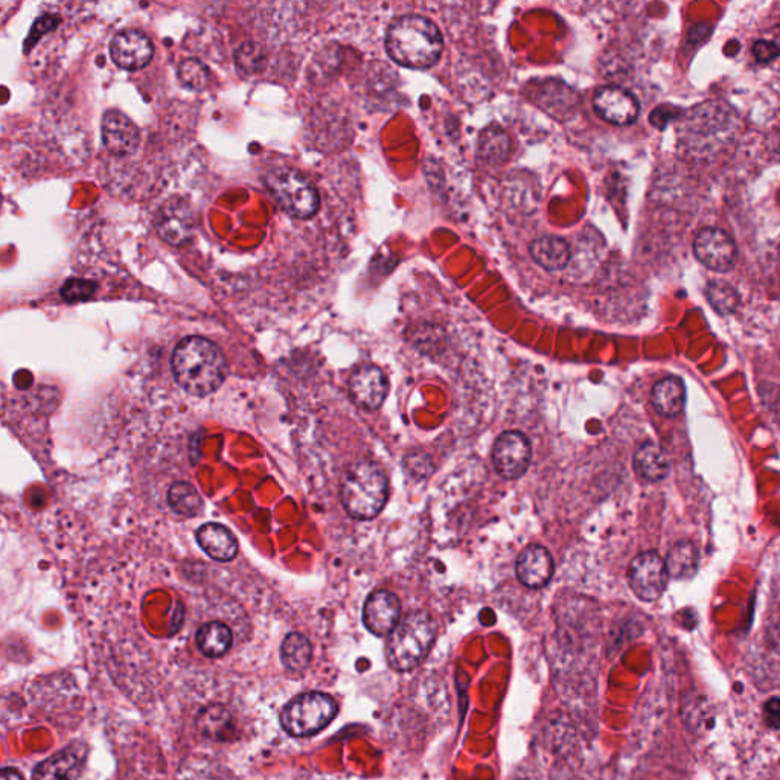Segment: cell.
Instances as JSON below:
<instances>
[{"label":"cell","instance_id":"cell-1","mask_svg":"<svg viewBox=\"0 0 780 780\" xmlns=\"http://www.w3.org/2000/svg\"><path fill=\"white\" fill-rule=\"evenodd\" d=\"M171 368L179 386L195 397L215 392L227 375L223 352L214 342L199 336L186 337L177 345Z\"/></svg>","mask_w":780,"mask_h":780},{"label":"cell","instance_id":"cell-2","mask_svg":"<svg viewBox=\"0 0 780 780\" xmlns=\"http://www.w3.org/2000/svg\"><path fill=\"white\" fill-rule=\"evenodd\" d=\"M444 49L438 26L419 14H406L390 23L386 51L395 63L409 69H429Z\"/></svg>","mask_w":780,"mask_h":780},{"label":"cell","instance_id":"cell-3","mask_svg":"<svg viewBox=\"0 0 780 780\" xmlns=\"http://www.w3.org/2000/svg\"><path fill=\"white\" fill-rule=\"evenodd\" d=\"M389 496L386 474L374 462H359L348 470L340 486L346 512L357 520H371L383 511Z\"/></svg>","mask_w":780,"mask_h":780},{"label":"cell","instance_id":"cell-4","mask_svg":"<svg viewBox=\"0 0 780 780\" xmlns=\"http://www.w3.org/2000/svg\"><path fill=\"white\" fill-rule=\"evenodd\" d=\"M435 624L424 611H415L398 622L387 640V662L395 671H413L426 659L435 640Z\"/></svg>","mask_w":780,"mask_h":780},{"label":"cell","instance_id":"cell-5","mask_svg":"<svg viewBox=\"0 0 780 780\" xmlns=\"http://www.w3.org/2000/svg\"><path fill=\"white\" fill-rule=\"evenodd\" d=\"M264 183L279 208L290 217L307 220L319 211V192L301 171L287 167L272 168L264 176Z\"/></svg>","mask_w":780,"mask_h":780},{"label":"cell","instance_id":"cell-6","mask_svg":"<svg viewBox=\"0 0 780 780\" xmlns=\"http://www.w3.org/2000/svg\"><path fill=\"white\" fill-rule=\"evenodd\" d=\"M337 704L330 695L308 692L290 701L281 715L282 727L290 735L304 738L325 729L334 720Z\"/></svg>","mask_w":780,"mask_h":780},{"label":"cell","instance_id":"cell-7","mask_svg":"<svg viewBox=\"0 0 780 780\" xmlns=\"http://www.w3.org/2000/svg\"><path fill=\"white\" fill-rule=\"evenodd\" d=\"M668 578L666 561L657 552L637 555L628 567L631 590L642 601H657L665 592Z\"/></svg>","mask_w":780,"mask_h":780},{"label":"cell","instance_id":"cell-8","mask_svg":"<svg viewBox=\"0 0 780 780\" xmlns=\"http://www.w3.org/2000/svg\"><path fill=\"white\" fill-rule=\"evenodd\" d=\"M531 444L520 432H505L497 438L493 450V462L503 479L522 477L531 464Z\"/></svg>","mask_w":780,"mask_h":780},{"label":"cell","instance_id":"cell-9","mask_svg":"<svg viewBox=\"0 0 780 780\" xmlns=\"http://www.w3.org/2000/svg\"><path fill=\"white\" fill-rule=\"evenodd\" d=\"M593 109L599 118L613 125H630L639 118L636 96L617 86L601 87L593 96Z\"/></svg>","mask_w":780,"mask_h":780},{"label":"cell","instance_id":"cell-10","mask_svg":"<svg viewBox=\"0 0 780 780\" xmlns=\"http://www.w3.org/2000/svg\"><path fill=\"white\" fill-rule=\"evenodd\" d=\"M694 252L701 264L715 272H727L735 264V243L726 232L715 227H707L697 235Z\"/></svg>","mask_w":780,"mask_h":780},{"label":"cell","instance_id":"cell-11","mask_svg":"<svg viewBox=\"0 0 780 780\" xmlns=\"http://www.w3.org/2000/svg\"><path fill=\"white\" fill-rule=\"evenodd\" d=\"M154 55V46L144 32L125 29L110 42V57L125 71L144 69Z\"/></svg>","mask_w":780,"mask_h":780},{"label":"cell","instance_id":"cell-12","mask_svg":"<svg viewBox=\"0 0 780 780\" xmlns=\"http://www.w3.org/2000/svg\"><path fill=\"white\" fill-rule=\"evenodd\" d=\"M349 394L357 406L375 410L384 403L389 394V381L377 366L365 365L355 369L349 377Z\"/></svg>","mask_w":780,"mask_h":780},{"label":"cell","instance_id":"cell-13","mask_svg":"<svg viewBox=\"0 0 780 780\" xmlns=\"http://www.w3.org/2000/svg\"><path fill=\"white\" fill-rule=\"evenodd\" d=\"M103 142L113 156H130L141 144V132L138 125L119 110H109L101 124Z\"/></svg>","mask_w":780,"mask_h":780},{"label":"cell","instance_id":"cell-14","mask_svg":"<svg viewBox=\"0 0 780 780\" xmlns=\"http://www.w3.org/2000/svg\"><path fill=\"white\" fill-rule=\"evenodd\" d=\"M157 234L171 246H183L194 237L195 220L191 208L180 200L167 203L156 217Z\"/></svg>","mask_w":780,"mask_h":780},{"label":"cell","instance_id":"cell-15","mask_svg":"<svg viewBox=\"0 0 780 780\" xmlns=\"http://www.w3.org/2000/svg\"><path fill=\"white\" fill-rule=\"evenodd\" d=\"M400 599L394 593L378 590L366 599L363 608V622L375 636L392 633L400 622Z\"/></svg>","mask_w":780,"mask_h":780},{"label":"cell","instance_id":"cell-16","mask_svg":"<svg viewBox=\"0 0 780 780\" xmlns=\"http://www.w3.org/2000/svg\"><path fill=\"white\" fill-rule=\"evenodd\" d=\"M554 570L555 564L549 550L538 544L526 547L515 564L518 581L528 589H543L554 576Z\"/></svg>","mask_w":780,"mask_h":780},{"label":"cell","instance_id":"cell-17","mask_svg":"<svg viewBox=\"0 0 780 780\" xmlns=\"http://www.w3.org/2000/svg\"><path fill=\"white\" fill-rule=\"evenodd\" d=\"M83 765V747L71 745L54 758L42 762L34 771V780H77Z\"/></svg>","mask_w":780,"mask_h":780},{"label":"cell","instance_id":"cell-18","mask_svg":"<svg viewBox=\"0 0 780 780\" xmlns=\"http://www.w3.org/2000/svg\"><path fill=\"white\" fill-rule=\"evenodd\" d=\"M532 259L547 272L566 269L572 258L570 244L555 235H544L529 246Z\"/></svg>","mask_w":780,"mask_h":780},{"label":"cell","instance_id":"cell-19","mask_svg":"<svg viewBox=\"0 0 780 780\" xmlns=\"http://www.w3.org/2000/svg\"><path fill=\"white\" fill-rule=\"evenodd\" d=\"M203 552L215 561H231L237 555L238 543L229 529L218 523H208L195 534Z\"/></svg>","mask_w":780,"mask_h":780},{"label":"cell","instance_id":"cell-20","mask_svg":"<svg viewBox=\"0 0 780 780\" xmlns=\"http://www.w3.org/2000/svg\"><path fill=\"white\" fill-rule=\"evenodd\" d=\"M685 383L678 377H666L654 384L651 403L657 413L672 418L680 415L685 407Z\"/></svg>","mask_w":780,"mask_h":780},{"label":"cell","instance_id":"cell-21","mask_svg":"<svg viewBox=\"0 0 780 780\" xmlns=\"http://www.w3.org/2000/svg\"><path fill=\"white\" fill-rule=\"evenodd\" d=\"M634 470L643 480L660 482L668 477L669 471H671V462H669L668 454L660 445L654 444V442H645L634 454Z\"/></svg>","mask_w":780,"mask_h":780},{"label":"cell","instance_id":"cell-22","mask_svg":"<svg viewBox=\"0 0 780 780\" xmlns=\"http://www.w3.org/2000/svg\"><path fill=\"white\" fill-rule=\"evenodd\" d=\"M197 646L205 656L208 657H221L231 649L232 631L223 622H209V624L203 625L197 633Z\"/></svg>","mask_w":780,"mask_h":780},{"label":"cell","instance_id":"cell-23","mask_svg":"<svg viewBox=\"0 0 780 780\" xmlns=\"http://www.w3.org/2000/svg\"><path fill=\"white\" fill-rule=\"evenodd\" d=\"M666 567L671 578L691 579L698 569V550L691 541H680L669 550Z\"/></svg>","mask_w":780,"mask_h":780},{"label":"cell","instance_id":"cell-24","mask_svg":"<svg viewBox=\"0 0 780 780\" xmlns=\"http://www.w3.org/2000/svg\"><path fill=\"white\" fill-rule=\"evenodd\" d=\"M310 640L299 633L288 634L281 646L282 663L291 672H302L311 662Z\"/></svg>","mask_w":780,"mask_h":780},{"label":"cell","instance_id":"cell-25","mask_svg":"<svg viewBox=\"0 0 780 780\" xmlns=\"http://www.w3.org/2000/svg\"><path fill=\"white\" fill-rule=\"evenodd\" d=\"M511 151V141L499 127H490L483 130L479 138V154L488 164H502L508 159Z\"/></svg>","mask_w":780,"mask_h":780},{"label":"cell","instance_id":"cell-26","mask_svg":"<svg viewBox=\"0 0 780 780\" xmlns=\"http://www.w3.org/2000/svg\"><path fill=\"white\" fill-rule=\"evenodd\" d=\"M168 503L176 514L195 517L202 511V497L189 482H176L168 491Z\"/></svg>","mask_w":780,"mask_h":780},{"label":"cell","instance_id":"cell-27","mask_svg":"<svg viewBox=\"0 0 780 780\" xmlns=\"http://www.w3.org/2000/svg\"><path fill=\"white\" fill-rule=\"evenodd\" d=\"M707 298L718 313L730 314L738 307L735 288L723 281H715L707 288Z\"/></svg>","mask_w":780,"mask_h":780},{"label":"cell","instance_id":"cell-28","mask_svg":"<svg viewBox=\"0 0 780 780\" xmlns=\"http://www.w3.org/2000/svg\"><path fill=\"white\" fill-rule=\"evenodd\" d=\"M208 78V68L202 61L188 58L180 63L179 80L186 89L203 90L208 86Z\"/></svg>","mask_w":780,"mask_h":780},{"label":"cell","instance_id":"cell-29","mask_svg":"<svg viewBox=\"0 0 780 780\" xmlns=\"http://www.w3.org/2000/svg\"><path fill=\"white\" fill-rule=\"evenodd\" d=\"M96 282L86 281V279H68L61 287V298L66 302H81L92 298L95 295Z\"/></svg>","mask_w":780,"mask_h":780},{"label":"cell","instance_id":"cell-30","mask_svg":"<svg viewBox=\"0 0 780 780\" xmlns=\"http://www.w3.org/2000/svg\"><path fill=\"white\" fill-rule=\"evenodd\" d=\"M261 63H263V51L256 46L244 45L237 52L238 68L243 71H258Z\"/></svg>","mask_w":780,"mask_h":780},{"label":"cell","instance_id":"cell-31","mask_svg":"<svg viewBox=\"0 0 780 780\" xmlns=\"http://www.w3.org/2000/svg\"><path fill=\"white\" fill-rule=\"evenodd\" d=\"M57 23H58L57 17H52V16L40 17V19L37 20L36 23H34V28H32L31 34H29L28 42H26V48L31 49V46L34 45V43L39 42L40 37H42L43 34H45V32L54 29L55 26H57Z\"/></svg>","mask_w":780,"mask_h":780},{"label":"cell","instance_id":"cell-32","mask_svg":"<svg viewBox=\"0 0 780 780\" xmlns=\"http://www.w3.org/2000/svg\"><path fill=\"white\" fill-rule=\"evenodd\" d=\"M753 54H755L756 60H758L759 63H770L774 58L779 57L780 48L774 42L759 40V42L753 46Z\"/></svg>","mask_w":780,"mask_h":780},{"label":"cell","instance_id":"cell-33","mask_svg":"<svg viewBox=\"0 0 780 780\" xmlns=\"http://www.w3.org/2000/svg\"><path fill=\"white\" fill-rule=\"evenodd\" d=\"M765 718L768 726L779 729L780 727V700L773 698L765 704Z\"/></svg>","mask_w":780,"mask_h":780},{"label":"cell","instance_id":"cell-34","mask_svg":"<svg viewBox=\"0 0 780 780\" xmlns=\"http://www.w3.org/2000/svg\"><path fill=\"white\" fill-rule=\"evenodd\" d=\"M0 780H23L22 776H20V773H17L16 770H13V768H4L2 770V776H0Z\"/></svg>","mask_w":780,"mask_h":780}]
</instances>
